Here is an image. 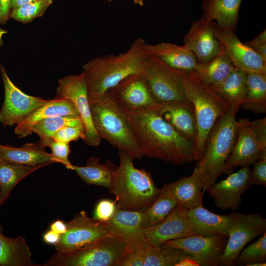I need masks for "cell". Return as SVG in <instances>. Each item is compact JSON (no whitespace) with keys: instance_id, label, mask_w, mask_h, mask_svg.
Returning a JSON list of instances; mask_svg holds the SVG:
<instances>
[{"instance_id":"6da1fadb","label":"cell","mask_w":266,"mask_h":266,"mask_svg":"<svg viewBox=\"0 0 266 266\" xmlns=\"http://www.w3.org/2000/svg\"><path fill=\"white\" fill-rule=\"evenodd\" d=\"M127 113L144 156L179 165L198 161L201 157L197 145L154 109Z\"/></svg>"},{"instance_id":"7a4b0ae2","label":"cell","mask_w":266,"mask_h":266,"mask_svg":"<svg viewBox=\"0 0 266 266\" xmlns=\"http://www.w3.org/2000/svg\"><path fill=\"white\" fill-rule=\"evenodd\" d=\"M146 42L136 38L125 52L93 58L82 66L88 95L104 93L127 76L140 73L147 56Z\"/></svg>"},{"instance_id":"3957f363","label":"cell","mask_w":266,"mask_h":266,"mask_svg":"<svg viewBox=\"0 0 266 266\" xmlns=\"http://www.w3.org/2000/svg\"><path fill=\"white\" fill-rule=\"evenodd\" d=\"M88 100L92 123L100 137L133 159L144 156L128 114L109 93L88 95Z\"/></svg>"},{"instance_id":"277c9868","label":"cell","mask_w":266,"mask_h":266,"mask_svg":"<svg viewBox=\"0 0 266 266\" xmlns=\"http://www.w3.org/2000/svg\"><path fill=\"white\" fill-rule=\"evenodd\" d=\"M118 153L120 164L109 190L115 195L118 208L143 211L157 200L161 189L155 186L150 172L134 166L132 156L121 150Z\"/></svg>"},{"instance_id":"5b68a950","label":"cell","mask_w":266,"mask_h":266,"mask_svg":"<svg viewBox=\"0 0 266 266\" xmlns=\"http://www.w3.org/2000/svg\"><path fill=\"white\" fill-rule=\"evenodd\" d=\"M236 116L230 108L217 120L207 136L203 154L196 166L201 176L204 192L223 174L225 163L236 143Z\"/></svg>"},{"instance_id":"8992f818","label":"cell","mask_w":266,"mask_h":266,"mask_svg":"<svg viewBox=\"0 0 266 266\" xmlns=\"http://www.w3.org/2000/svg\"><path fill=\"white\" fill-rule=\"evenodd\" d=\"M184 92L193 105L197 130V146L202 153L207 136L217 120L230 109L228 102L194 72L183 80Z\"/></svg>"},{"instance_id":"52a82bcc","label":"cell","mask_w":266,"mask_h":266,"mask_svg":"<svg viewBox=\"0 0 266 266\" xmlns=\"http://www.w3.org/2000/svg\"><path fill=\"white\" fill-rule=\"evenodd\" d=\"M141 73L158 104H191L186 97L183 85V80L188 73L176 69L147 54Z\"/></svg>"},{"instance_id":"ba28073f","label":"cell","mask_w":266,"mask_h":266,"mask_svg":"<svg viewBox=\"0 0 266 266\" xmlns=\"http://www.w3.org/2000/svg\"><path fill=\"white\" fill-rule=\"evenodd\" d=\"M128 249L123 241L108 234L73 252H56L42 266H117Z\"/></svg>"},{"instance_id":"9c48e42d","label":"cell","mask_w":266,"mask_h":266,"mask_svg":"<svg viewBox=\"0 0 266 266\" xmlns=\"http://www.w3.org/2000/svg\"><path fill=\"white\" fill-rule=\"evenodd\" d=\"M66 224V231L61 234L58 243L54 246L58 253L73 252L110 234L106 223L89 217L85 211L80 212Z\"/></svg>"},{"instance_id":"30bf717a","label":"cell","mask_w":266,"mask_h":266,"mask_svg":"<svg viewBox=\"0 0 266 266\" xmlns=\"http://www.w3.org/2000/svg\"><path fill=\"white\" fill-rule=\"evenodd\" d=\"M234 221L228 235L219 266H232L234 259L250 241L266 232V219L261 214L234 211Z\"/></svg>"},{"instance_id":"8fae6325","label":"cell","mask_w":266,"mask_h":266,"mask_svg":"<svg viewBox=\"0 0 266 266\" xmlns=\"http://www.w3.org/2000/svg\"><path fill=\"white\" fill-rule=\"evenodd\" d=\"M54 98L67 99L74 104L85 129L84 143L89 146H99L101 139L92 123L87 82L84 74L82 72L79 75L65 76L59 79Z\"/></svg>"},{"instance_id":"7c38bea8","label":"cell","mask_w":266,"mask_h":266,"mask_svg":"<svg viewBox=\"0 0 266 266\" xmlns=\"http://www.w3.org/2000/svg\"><path fill=\"white\" fill-rule=\"evenodd\" d=\"M4 88V100L0 110V122L4 126H12L23 120L48 100L27 95L16 87L0 63Z\"/></svg>"},{"instance_id":"4fadbf2b","label":"cell","mask_w":266,"mask_h":266,"mask_svg":"<svg viewBox=\"0 0 266 266\" xmlns=\"http://www.w3.org/2000/svg\"><path fill=\"white\" fill-rule=\"evenodd\" d=\"M107 92L126 113L153 109L158 105L141 72L127 76Z\"/></svg>"},{"instance_id":"5bb4252c","label":"cell","mask_w":266,"mask_h":266,"mask_svg":"<svg viewBox=\"0 0 266 266\" xmlns=\"http://www.w3.org/2000/svg\"><path fill=\"white\" fill-rule=\"evenodd\" d=\"M144 232L147 239L155 246L171 240L194 235H203L190 219L189 209L180 204L159 224L144 228Z\"/></svg>"},{"instance_id":"9a60e30c","label":"cell","mask_w":266,"mask_h":266,"mask_svg":"<svg viewBox=\"0 0 266 266\" xmlns=\"http://www.w3.org/2000/svg\"><path fill=\"white\" fill-rule=\"evenodd\" d=\"M227 239L228 236L222 234L194 235L163 243L189 254L199 266H217Z\"/></svg>"},{"instance_id":"2e32d148","label":"cell","mask_w":266,"mask_h":266,"mask_svg":"<svg viewBox=\"0 0 266 266\" xmlns=\"http://www.w3.org/2000/svg\"><path fill=\"white\" fill-rule=\"evenodd\" d=\"M214 34L235 67L246 73H266V61L242 42L233 31L220 29L215 23Z\"/></svg>"},{"instance_id":"e0dca14e","label":"cell","mask_w":266,"mask_h":266,"mask_svg":"<svg viewBox=\"0 0 266 266\" xmlns=\"http://www.w3.org/2000/svg\"><path fill=\"white\" fill-rule=\"evenodd\" d=\"M250 166H242L237 172L215 182L207 191L215 206L223 210L235 211L240 206L243 194L251 185Z\"/></svg>"},{"instance_id":"ac0fdd59","label":"cell","mask_w":266,"mask_h":266,"mask_svg":"<svg viewBox=\"0 0 266 266\" xmlns=\"http://www.w3.org/2000/svg\"><path fill=\"white\" fill-rule=\"evenodd\" d=\"M214 22L207 23L201 18L193 22L183 37V45L199 63H206L220 53L221 46L214 34Z\"/></svg>"},{"instance_id":"d6986e66","label":"cell","mask_w":266,"mask_h":266,"mask_svg":"<svg viewBox=\"0 0 266 266\" xmlns=\"http://www.w3.org/2000/svg\"><path fill=\"white\" fill-rule=\"evenodd\" d=\"M237 137L233 149L227 159L223 174L231 173L238 166L253 165L259 160L260 147L255 137L252 121L249 118L237 121Z\"/></svg>"},{"instance_id":"ffe728a7","label":"cell","mask_w":266,"mask_h":266,"mask_svg":"<svg viewBox=\"0 0 266 266\" xmlns=\"http://www.w3.org/2000/svg\"><path fill=\"white\" fill-rule=\"evenodd\" d=\"M142 212L123 210L117 207L112 219L106 223L109 233L123 241L130 249L145 246L149 241L141 226Z\"/></svg>"},{"instance_id":"44dd1931","label":"cell","mask_w":266,"mask_h":266,"mask_svg":"<svg viewBox=\"0 0 266 266\" xmlns=\"http://www.w3.org/2000/svg\"><path fill=\"white\" fill-rule=\"evenodd\" d=\"M56 116L80 117L75 105L70 100L54 98L48 100L46 103L16 124L14 133L19 138L26 137L32 134V128L38 122Z\"/></svg>"},{"instance_id":"7402d4cb","label":"cell","mask_w":266,"mask_h":266,"mask_svg":"<svg viewBox=\"0 0 266 266\" xmlns=\"http://www.w3.org/2000/svg\"><path fill=\"white\" fill-rule=\"evenodd\" d=\"M147 54L153 55L170 66L189 74L194 72L197 61L184 45L162 42L145 46Z\"/></svg>"},{"instance_id":"603a6c76","label":"cell","mask_w":266,"mask_h":266,"mask_svg":"<svg viewBox=\"0 0 266 266\" xmlns=\"http://www.w3.org/2000/svg\"><path fill=\"white\" fill-rule=\"evenodd\" d=\"M242 1V0H203L201 18L207 23L215 21L218 28L234 32Z\"/></svg>"},{"instance_id":"cb8c5ba5","label":"cell","mask_w":266,"mask_h":266,"mask_svg":"<svg viewBox=\"0 0 266 266\" xmlns=\"http://www.w3.org/2000/svg\"><path fill=\"white\" fill-rule=\"evenodd\" d=\"M154 109L179 133L197 145V130L192 104H158Z\"/></svg>"},{"instance_id":"d4e9b609","label":"cell","mask_w":266,"mask_h":266,"mask_svg":"<svg viewBox=\"0 0 266 266\" xmlns=\"http://www.w3.org/2000/svg\"><path fill=\"white\" fill-rule=\"evenodd\" d=\"M178 204L191 209L203 206V190L201 176L195 167L192 174L170 183L165 184Z\"/></svg>"},{"instance_id":"484cf974","label":"cell","mask_w":266,"mask_h":266,"mask_svg":"<svg viewBox=\"0 0 266 266\" xmlns=\"http://www.w3.org/2000/svg\"><path fill=\"white\" fill-rule=\"evenodd\" d=\"M0 156L7 161L26 165L47 166L55 163L40 141L20 147L0 144Z\"/></svg>"},{"instance_id":"4316f807","label":"cell","mask_w":266,"mask_h":266,"mask_svg":"<svg viewBox=\"0 0 266 266\" xmlns=\"http://www.w3.org/2000/svg\"><path fill=\"white\" fill-rule=\"evenodd\" d=\"M247 73L234 67L222 81L210 85L215 92L226 100L236 115L246 92Z\"/></svg>"},{"instance_id":"83f0119b","label":"cell","mask_w":266,"mask_h":266,"mask_svg":"<svg viewBox=\"0 0 266 266\" xmlns=\"http://www.w3.org/2000/svg\"><path fill=\"white\" fill-rule=\"evenodd\" d=\"M189 215L203 235L222 234L228 236L234 221V211L226 215H218L208 210L203 206L189 209Z\"/></svg>"},{"instance_id":"f1b7e54d","label":"cell","mask_w":266,"mask_h":266,"mask_svg":"<svg viewBox=\"0 0 266 266\" xmlns=\"http://www.w3.org/2000/svg\"><path fill=\"white\" fill-rule=\"evenodd\" d=\"M32 257V253L24 238L6 237L0 232V266H41L34 263Z\"/></svg>"},{"instance_id":"f546056e","label":"cell","mask_w":266,"mask_h":266,"mask_svg":"<svg viewBox=\"0 0 266 266\" xmlns=\"http://www.w3.org/2000/svg\"><path fill=\"white\" fill-rule=\"evenodd\" d=\"M117 167L111 161L102 164L100 163L99 158L93 156L89 158L85 166L73 165L72 170L86 184L100 186L109 190Z\"/></svg>"},{"instance_id":"4dcf8cb0","label":"cell","mask_w":266,"mask_h":266,"mask_svg":"<svg viewBox=\"0 0 266 266\" xmlns=\"http://www.w3.org/2000/svg\"><path fill=\"white\" fill-rule=\"evenodd\" d=\"M44 165H26L7 161L0 156L1 206L7 200L13 188L23 178Z\"/></svg>"},{"instance_id":"1f68e13d","label":"cell","mask_w":266,"mask_h":266,"mask_svg":"<svg viewBox=\"0 0 266 266\" xmlns=\"http://www.w3.org/2000/svg\"><path fill=\"white\" fill-rule=\"evenodd\" d=\"M234 66L223 51L209 61L202 63L197 62L194 73L204 83L212 85L224 80Z\"/></svg>"},{"instance_id":"d6a6232c","label":"cell","mask_w":266,"mask_h":266,"mask_svg":"<svg viewBox=\"0 0 266 266\" xmlns=\"http://www.w3.org/2000/svg\"><path fill=\"white\" fill-rule=\"evenodd\" d=\"M242 109L257 114L266 112V73H247L246 92Z\"/></svg>"},{"instance_id":"836d02e7","label":"cell","mask_w":266,"mask_h":266,"mask_svg":"<svg viewBox=\"0 0 266 266\" xmlns=\"http://www.w3.org/2000/svg\"><path fill=\"white\" fill-rule=\"evenodd\" d=\"M144 266H176L183 259L193 257L183 250L165 243L158 246L150 242L143 247Z\"/></svg>"},{"instance_id":"e575fe53","label":"cell","mask_w":266,"mask_h":266,"mask_svg":"<svg viewBox=\"0 0 266 266\" xmlns=\"http://www.w3.org/2000/svg\"><path fill=\"white\" fill-rule=\"evenodd\" d=\"M177 205V200L165 184L157 200L142 212V227L144 229L159 224Z\"/></svg>"},{"instance_id":"d590c367","label":"cell","mask_w":266,"mask_h":266,"mask_svg":"<svg viewBox=\"0 0 266 266\" xmlns=\"http://www.w3.org/2000/svg\"><path fill=\"white\" fill-rule=\"evenodd\" d=\"M81 124L83 123L80 117L56 116L39 121L34 125L32 131L38 135L40 140H42L52 138L56 132L65 127Z\"/></svg>"},{"instance_id":"8d00e7d4","label":"cell","mask_w":266,"mask_h":266,"mask_svg":"<svg viewBox=\"0 0 266 266\" xmlns=\"http://www.w3.org/2000/svg\"><path fill=\"white\" fill-rule=\"evenodd\" d=\"M266 232L254 243L243 249L234 259L233 265L247 266L255 262H266Z\"/></svg>"},{"instance_id":"74e56055","label":"cell","mask_w":266,"mask_h":266,"mask_svg":"<svg viewBox=\"0 0 266 266\" xmlns=\"http://www.w3.org/2000/svg\"><path fill=\"white\" fill-rule=\"evenodd\" d=\"M52 2L53 0H39L24 4L13 9L10 17L22 23L30 22L35 18L41 16Z\"/></svg>"},{"instance_id":"f35d334b","label":"cell","mask_w":266,"mask_h":266,"mask_svg":"<svg viewBox=\"0 0 266 266\" xmlns=\"http://www.w3.org/2000/svg\"><path fill=\"white\" fill-rule=\"evenodd\" d=\"M44 146L49 147L55 163H60L67 169L72 170L73 165L69 160L71 152L69 143L58 141L52 138L40 140Z\"/></svg>"},{"instance_id":"ab89813d","label":"cell","mask_w":266,"mask_h":266,"mask_svg":"<svg viewBox=\"0 0 266 266\" xmlns=\"http://www.w3.org/2000/svg\"><path fill=\"white\" fill-rule=\"evenodd\" d=\"M85 129L83 124L77 126L65 127L52 136V138L58 141L69 143L72 141H77L79 139H84Z\"/></svg>"},{"instance_id":"60d3db41","label":"cell","mask_w":266,"mask_h":266,"mask_svg":"<svg viewBox=\"0 0 266 266\" xmlns=\"http://www.w3.org/2000/svg\"><path fill=\"white\" fill-rule=\"evenodd\" d=\"M116 202L107 199L100 200L95 207L93 217L102 222L107 223L110 221L117 209Z\"/></svg>"},{"instance_id":"b9f144b4","label":"cell","mask_w":266,"mask_h":266,"mask_svg":"<svg viewBox=\"0 0 266 266\" xmlns=\"http://www.w3.org/2000/svg\"><path fill=\"white\" fill-rule=\"evenodd\" d=\"M252 127L260 149L259 160L266 159V118L252 121Z\"/></svg>"},{"instance_id":"7bdbcfd3","label":"cell","mask_w":266,"mask_h":266,"mask_svg":"<svg viewBox=\"0 0 266 266\" xmlns=\"http://www.w3.org/2000/svg\"><path fill=\"white\" fill-rule=\"evenodd\" d=\"M143 247L129 248L119 260L117 266H144Z\"/></svg>"},{"instance_id":"ee69618b","label":"cell","mask_w":266,"mask_h":266,"mask_svg":"<svg viewBox=\"0 0 266 266\" xmlns=\"http://www.w3.org/2000/svg\"><path fill=\"white\" fill-rule=\"evenodd\" d=\"M254 168L250 170V178L251 185L266 186V159H259L254 164Z\"/></svg>"},{"instance_id":"f6af8a7d","label":"cell","mask_w":266,"mask_h":266,"mask_svg":"<svg viewBox=\"0 0 266 266\" xmlns=\"http://www.w3.org/2000/svg\"><path fill=\"white\" fill-rule=\"evenodd\" d=\"M266 61V29L253 40L244 42Z\"/></svg>"},{"instance_id":"bcb514c9","label":"cell","mask_w":266,"mask_h":266,"mask_svg":"<svg viewBox=\"0 0 266 266\" xmlns=\"http://www.w3.org/2000/svg\"><path fill=\"white\" fill-rule=\"evenodd\" d=\"M11 0H0V23L5 24L10 17Z\"/></svg>"},{"instance_id":"7dc6e473","label":"cell","mask_w":266,"mask_h":266,"mask_svg":"<svg viewBox=\"0 0 266 266\" xmlns=\"http://www.w3.org/2000/svg\"><path fill=\"white\" fill-rule=\"evenodd\" d=\"M60 236L61 234L49 229L45 232L43 239L45 243L55 246L58 243Z\"/></svg>"},{"instance_id":"c3c4849f","label":"cell","mask_w":266,"mask_h":266,"mask_svg":"<svg viewBox=\"0 0 266 266\" xmlns=\"http://www.w3.org/2000/svg\"><path fill=\"white\" fill-rule=\"evenodd\" d=\"M50 229L60 234H62L66 231V224L62 220H57L50 225Z\"/></svg>"},{"instance_id":"681fc988","label":"cell","mask_w":266,"mask_h":266,"mask_svg":"<svg viewBox=\"0 0 266 266\" xmlns=\"http://www.w3.org/2000/svg\"><path fill=\"white\" fill-rule=\"evenodd\" d=\"M199 266L193 257L186 258L180 262L176 266Z\"/></svg>"},{"instance_id":"f907efd6","label":"cell","mask_w":266,"mask_h":266,"mask_svg":"<svg viewBox=\"0 0 266 266\" xmlns=\"http://www.w3.org/2000/svg\"><path fill=\"white\" fill-rule=\"evenodd\" d=\"M39 0H11V7L13 9L22 5Z\"/></svg>"},{"instance_id":"816d5d0a","label":"cell","mask_w":266,"mask_h":266,"mask_svg":"<svg viewBox=\"0 0 266 266\" xmlns=\"http://www.w3.org/2000/svg\"><path fill=\"white\" fill-rule=\"evenodd\" d=\"M7 33V31L4 29H2L0 27V46H2L3 41V36Z\"/></svg>"},{"instance_id":"f5cc1de1","label":"cell","mask_w":266,"mask_h":266,"mask_svg":"<svg viewBox=\"0 0 266 266\" xmlns=\"http://www.w3.org/2000/svg\"><path fill=\"white\" fill-rule=\"evenodd\" d=\"M266 262H255L248 265L247 266H266Z\"/></svg>"},{"instance_id":"db71d44e","label":"cell","mask_w":266,"mask_h":266,"mask_svg":"<svg viewBox=\"0 0 266 266\" xmlns=\"http://www.w3.org/2000/svg\"><path fill=\"white\" fill-rule=\"evenodd\" d=\"M135 4L142 6L144 5V0H133Z\"/></svg>"},{"instance_id":"11a10c76","label":"cell","mask_w":266,"mask_h":266,"mask_svg":"<svg viewBox=\"0 0 266 266\" xmlns=\"http://www.w3.org/2000/svg\"><path fill=\"white\" fill-rule=\"evenodd\" d=\"M0 206H1V204H0ZM2 231H3V229L0 223V232H2Z\"/></svg>"},{"instance_id":"9f6ffc18","label":"cell","mask_w":266,"mask_h":266,"mask_svg":"<svg viewBox=\"0 0 266 266\" xmlns=\"http://www.w3.org/2000/svg\"><path fill=\"white\" fill-rule=\"evenodd\" d=\"M104 0L107 1L108 2H111V1H113V0Z\"/></svg>"},{"instance_id":"6f0895ef","label":"cell","mask_w":266,"mask_h":266,"mask_svg":"<svg viewBox=\"0 0 266 266\" xmlns=\"http://www.w3.org/2000/svg\"></svg>"}]
</instances>
